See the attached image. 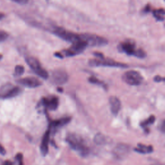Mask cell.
Returning a JSON list of instances; mask_svg holds the SVG:
<instances>
[{
  "label": "cell",
  "mask_w": 165,
  "mask_h": 165,
  "mask_svg": "<svg viewBox=\"0 0 165 165\" xmlns=\"http://www.w3.org/2000/svg\"><path fill=\"white\" fill-rule=\"evenodd\" d=\"M88 47L86 43L82 40L72 43V45L68 49L62 50V52H57L54 54L56 57L62 59L64 57H72L76 55H79L83 52L84 50Z\"/></svg>",
  "instance_id": "cell-3"
},
{
  "label": "cell",
  "mask_w": 165,
  "mask_h": 165,
  "mask_svg": "<svg viewBox=\"0 0 165 165\" xmlns=\"http://www.w3.org/2000/svg\"><path fill=\"white\" fill-rule=\"evenodd\" d=\"M8 38V34L4 30H0V42L5 41Z\"/></svg>",
  "instance_id": "cell-23"
},
{
  "label": "cell",
  "mask_w": 165,
  "mask_h": 165,
  "mask_svg": "<svg viewBox=\"0 0 165 165\" xmlns=\"http://www.w3.org/2000/svg\"><path fill=\"white\" fill-rule=\"evenodd\" d=\"M3 58V56L2 54H0V59H2Z\"/></svg>",
  "instance_id": "cell-34"
},
{
  "label": "cell",
  "mask_w": 165,
  "mask_h": 165,
  "mask_svg": "<svg viewBox=\"0 0 165 165\" xmlns=\"http://www.w3.org/2000/svg\"><path fill=\"white\" fill-rule=\"evenodd\" d=\"M89 65L91 67H116V68H128V64L116 61L105 58L103 59H92L89 61Z\"/></svg>",
  "instance_id": "cell-7"
},
{
  "label": "cell",
  "mask_w": 165,
  "mask_h": 165,
  "mask_svg": "<svg viewBox=\"0 0 165 165\" xmlns=\"http://www.w3.org/2000/svg\"><path fill=\"white\" fill-rule=\"evenodd\" d=\"M16 159L18 160V165H24L23 162V154L21 153H18L16 155Z\"/></svg>",
  "instance_id": "cell-24"
},
{
  "label": "cell",
  "mask_w": 165,
  "mask_h": 165,
  "mask_svg": "<svg viewBox=\"0 0 165 165\" xmlns=\"http://www.w3.org/2000/svg\"><path fill=\"white\" fill-rule=\"evenodd\" d=\"M118 49L128 56H134L140 59H143L146 56V52L142 49H136L135 41L130 39L121 43Z\"/></svg>",
  "instance_id": "cell-2"
},
{
  "label": "cell",
  "mask_w": 165,
  "mask_h": 165,
  "mask_svg": "<svg viewBox=\"0 0 165 165\" xmlns=\"http://www.w3.org/2000/svg\"><path fill=\"white\" fill-rule=\"evenodd\" d=\"M136 152L141 154L152 153L154 151L153 147L152 146H146L142 144H138L137 147L134 149Z\"/></svg>",
  "instance_id": "cell-18"
},
{
  "label": "cell",
  "mask_w": 165,
  "mask_h": 165,
  "mask_svg": "<svg viewBox=\"0 0 165 165\" xmlns=\"http://www.w3.org/2000/svg\"><path fill=\"white\" fill-rule=\"evenodd\" d=\"M88 81L90 82V83L92 84H94V85H98L99 86H101L103 88L106 89V85L105 84V82L99 80L98 79H97L96 77L94 76H91L88 78Z\"/></svg>",
  "instance_id": "cell-20"
},
{
  "label": "cell",
  "mask_w": 165,
  "mask_h": 165,
  "mask_svg": "<svg viewBox=\"0 0 165 165\" xmlns=\"http://www.w3.org/2000/svg\"><path fill=\"white\" fill-rule=\"evenodd\" d=\"M144 12L145 13H147V12H148L150 11V6L149 5H148L145 8V9H144Z\"/></svg>",
  "instance_id": "cell-31"
},
{
  "label": "cell",
  "mask_w": 165,
  "mask_h": 165,
  "mask_svg": "<svg viewBox=\"0 0 165 165\" xmlns=\"http://www.w3.org/2000/svg\"><path fill=\"white\" fill-rule=\"evenodd\" d=\"M66 141L72 148L82 157H86L90 153V148L83 138L76 134L70 133L66 137Z\"/></svg>",
  "instance_id": "cell-1"
},
{
  "label": "cell",
  "mask_w": 165,
  "mask_h": 165,
  "mask_svg": "<svg viewBox=\"0 0 165 165\" xmlns=\"http://www.w3.org/2000/svg\"><path fill=\"white\" fill-rule=\"evenodd\" d=\"M94 141L98 145H105L108 144V138L101 133H98L94 136Z\"/></svg>",
  "instance_id": "cell-17"
},
{
  "label": "cell",
  "mask_w": 165,
  "mask_h": 165,
  "mask_svg": "<svg viewBox=\"0 0 165 165\" xmlns=\"http://www.w3.org/2000/svg\"><path fill=\"white\" fill-rule=\"evenodd\" d=\"M80 35L81 40L86 43L88 46H102L106 45L108 43L105 38L95 34L82 33Z\"/></svg>",
  "instance_id": "cell-5"
},
{
  "label": "cell",
  "mask_w": 165,
  "mask_h": 165,
  "mask_svg": "<svg viewBox=\"0 0 165 165\" xmlns=\"http://www.w3.org/2000/svg\"><path fill=\"white\" fill-rule=\"evenodd\" d=\"M50 131L49 129H48L45 132L44 136L43 137L41 143L40 145V150L41 153L43 156L47 155L49 152V144L50 141Z\"/></svg>",
  "instance_id": "cell-15"
},
{
  "label": "cell",
  "mask_w": 165,
  "mask_h": 165,
  "mask_svg": "<svg viewBox=\"0 0 165 165\" xmlns=\"http://www.w3.org/2000/svg\"><path fill=\"white\" fill-rule=\"evenodd\" d=\"M160 130H161V132L163 133H164L165 132V121L163 120V122L160 124Z\"/></svg>",
  "instance_id": "cell-29"
},
{
  "label": "cell",
  "mask_w": 165,
  "mask_h": 165,
  "mask_svg": "<svg viewBox=\"0 0 165 165\" xmlns=\"http://www.w3.org/2000/svg\"><path fill=\"white\" fill-rule=\"evenodd\" d=\"M71 119L72 118L70 117H65V118H63L58 120L50 121L49 127L50 133L55 132L59 128L62 127L63 126L68 124V123H70Z\"/></svg>",
  "instance_id": "cell-14"
},
{
  "label": "cell",
  "mask_w": 165,
  "mask_h": 165,
  "mask_svg": "<svg viewBox=\"0 0 165 165\" xmlns=\"http://www.w3.org/2000/svg\"><path fill=\"white\" fill-rule=\"evenodd\" d=\"M122 80L129 85L137 86L141 84L143 77L140 72L135 70H129L123 74Z\"/></svg>",
  "instance_id": "cell-9"
},
{
  "label": "cell",
  "mask_w": 165,
  "mask_h": 165,
  "mask_svg": "<svg viewBox=\"0 0 165 165\" xmlns=\"http://www.w3.org/2000/svg\"><path fill=\"white\" fill-rule=\"evenodd\" d=\"M6 150L4 148V147L0 144V154L1 155H5Z\"/></svg>",
  "instance_id": "cell-28"
},
{
  "label": "cell",
  "mask_w": 165,
  "mask_h": 165,
  "mask_svg": "<svg viewBox=\"0 0 165 165\" xmlns=\"http://www.w3.org/2000/svg\"><path fill=\"white\" fill-rule=\"evenodd\" d=\"M155 120V117L154 116H150L148 118L146 119L145 121H142V122L140 124L141 127L142 128H145V129L150 124H152Z\"/></svg>",
  "instance_id": "cell-21"
},
{
  "label": "cell",
  "mask_w": 165,
  "mask_h": 165,
  "mask_svg": "<svg viewBox=\"0 0 165 165\" xmlns=\"http://www.w3.org/2000/svg\"><path fill=\"white\" fill-rule=\"evenodd\" d=\"M153 165H162V164H153Z\"/></svg>",
  "instance_id": "cell-35"
},
{
  "label": "cell",
  "mask_w": 165,
  "mask_h": 165,
  "mask_svg": "<svg viewBox=\"0 0 165 165\" xmlns=\"http://www.w3.org/2000/svg\"><path fill=\"white\" fill-rule=\"evenodd\" d=\"M154 81L155 82H162V81H164V78L160 76H156L154 78Z\"/></svg>",
  "instance_id": "cell-26"
},
{
  "label": "cell",
  "mask_w": 165,
  "mask_h": 165,
  "mask_svg": "<svg viewBox=\"0 0 165 165\" xmlns=\"http://www.w3.org/2000/svg\"><path fill=\"white\" fill-rule=\"evenodd\" d=\"M51 31L55 36L61 38L64 41L71 43H75L81 40L80 34L71 32L70 30H68L62 27H59V26L53 27Z\"/></svg>",
  "instance_id": "cell-4"
},
{
  "label": "cell",
  "mask_w": 165,
  "mask_h": 165,
  "mask_svg": "<svg viewBox=\"0 0 165 165\" xmlns=\"http://www.w3.org/2000/svg\"><path fill=\"white\" fill-rule=\"evenodd\" d=\"M130 152V146L123 143L117 145L113 150V155L118 159H123Z\"/></svg>",
  "instance_id": "cell-12"
},
{
  "label": "cell",
  "mask_w": 165,
  "mask_h": 165,
  "mask_svg": "<svg viewBox=\"0 0 165 165\" xmlns=\"http://www.w3.org/2000/svg\"><path fill=\"white\" fill-rule=\"evenodd\" d=\"M2 165H14L10 160H5L2 164Z\"/></svg>",
  "instance_id": "cell-30"
},
{
  "label": "cell",
  "mask_w": 165,
  "mask_h": 165,
  "mask_svg": "<svg viewBox=\"0 0 165 165\" xmlns=\"http://www.w3.org/2000/svg\"><path fill=\"white\" fill-rule=\"evenodd\" d=\"M4 18V14H3V13H1L0 12V20H2Z\"/></svg>",
  "instance_id": "cell-32"
},
{
  "label": "cell",
  "mask_w": 165,
  "mask_h": 165,
  "mask_svg": "<svg viewBox=\"0 0 165 165\" xmlns=\"http://www.w3.org/2000/svg\"><path fill=\"white\" fill-rule=\"evenodd\" d=\"M18 84L22 85L27 88H36L41 86V82L38 78L34 77H27L24 78H21L17 80Z\"/></svg>",
  "instance_id": "cell-13"
},
{
  "label": "cell",
  "mask_w": 165,
  "mask_h": 165,
  "mask_svg": "<svg viewBox=\"0 0 165 165\" xmlns=\"http://www.w3.org/2000/svg\"><path fill=\"white\" fill-rule=\"evenodd\" d=\"M110 110L113 114L117 116L121 108V103L119 99L116 96H111L109 98Z\"/></svg>",
  "instance_id": "cell-16"
},
{
  "label": "cell",
  "mask_w": 165,
  "mask_h": 165,
  "mask_svg": "<svg viewBox=\"0 0 165 165\" xmlns=\"http://www.w3.org/2000/svg\"><path fill=\"white\" fill-rule=\"evenodd\" d=\"M152 14L155 20L159 21H163L164 20V9L163 8H160L158 9H155L153 10Z\"/></svg>",
  "instance_id": "cell-19"
},
{
  "label": "cell",
  "mask_w": 165,
  "mask_h": 165,
  "mask_svg": "<svg viewBox=\"0 0 165 165\" xmlns=\"http://www.w3.org/2000/svg\"><path fill=\"white\" fill-rule=\"evenodd\" d=\"M11 1L14 2L18 4H20V5H26V4H27L28 3L29 0H11Z\"/></svg>",
  "instance_id": "cell-25"
},
{
  "label": "cell",
  "mask_w": 165,
  "mask_h": 165,
  "mask_svg": "<svg viewBox=\"0 0 165 165\" xmlns=\"http://www.w3.org/2000/svg\"><path fill=\"white\" fill-rule=\"evenodd\" d=\"M59 105V99L57 97L50 96L49 98H43L39 103L38 107H43L45 109L50 110H56Z\"/></svg>",
  "instance_id": "cell-11"
},
{
  "label": "cell",
  "mask_w": 165,
  "mask_h": 165,
  "mask_svg": "<svg viewBox=\"0 0 165 165\" xmlns=\"http://www.w3.org/2000/svg\"><path fill=\"white\" fill-rule=\"evenodd\" d=\"M58 90H59L58 91L60 92H63V89L62 88H58Z\"/></svg>",
  "instance_id": "cell-33"
},
{
  "label": "cell",
  "mask_w": 165,
  "mask_h": 165,
  "mask_svg": "<svg viewBox=\"0 0 165 165\" xmlns=\"http://www.w3.org/2000/svg\"><path fill=\"white\" fill-rule=\"evenodd\" d=\"M94 55L95 56V57H97L98 59H103L104 57V55L101 53V52H95L94 53Z\"/></svg>",
  "instance_id": "cell-27"
},
{
  "label": "cell",
  "mask_w": 165,
  "mask_h": 165,
  "mask_svg": "<svg viewBox=\"0 0 165 165\" xmlns=\"http://www.w3.org/2000/svg\"><path fill=\"white\" fill-rule=\"evenodd\" d=\"M21 92L19 86L10 83H7L0 88V99H7L14 98Z\"/></svg>",
  "instance_id": "cell-8"
},
{
  "label": "cell",
  "mask_w": 165,
  "mask_h": 165,
  "mask_svg": "<svg viewBox=\"0 0 165 165\" xmlns=\"http://www.w3.org/2000/svg\"><path fill=\"white\" fill-rule=\"evenodd\" d=\"M68 80V74L63 69H56L52 74L51 81L54 85H63L66 83Z\"/></svg>",
  "instance_id": "cell-10"
},
{
  "label": "cell",
  "mask_w": 165,
  "mask_h": 165,
  "mask_svg": "<svg viewBox=\"0 0 165 165\" xmlns=\"http://www.w3.org/2000/svg\"><path fill=\"white\" fill-rule=\"evenodd\" d=\"M25 62L29 67L38 76L44 80H47L49 77V73L45 68L42 67L40 62L36 58L32 57V56H27V57L25 58Z\"/></svg>",
  "instance_id": "cell-6"
},
{
  "label": "cell",
  "mask_w": 165,
  "mask_h": 165,
  "mask_svg": "<svg viewBox=\"0 0 165 165\" xmlns=\"http://www.w3.org/2000/svg\"><path fill=\"white\" fill-rule=\"evenodd\" d=\"M25 72V68L22 65H17L15 67L14 74L16 76H21Z\"/></svg>",
  "instance_id": "cell-22"
}]
</instances>
